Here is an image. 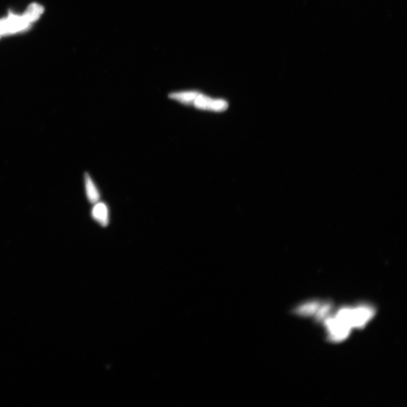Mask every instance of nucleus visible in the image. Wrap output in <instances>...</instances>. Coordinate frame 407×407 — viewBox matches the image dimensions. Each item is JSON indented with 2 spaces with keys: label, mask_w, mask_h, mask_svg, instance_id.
<instances>
[{
  "label": "nucleus",
  "mask_w": 407,
  "mask_h": 407,
  "mask_svg": "<svg viewBox=\"0 0 407 407\" xmlns=\"http://www.w3.org/2000/svg\"><path fill=\"white\" fill-rule=\"evenodd\" d=\"M338 314L351 328L361 329L374 317L375 308L371 305L362 303L353 307H343Z\"/></svg>",
  "instance_id": "1"
},
{
  "label": "nucleus",
  "mask_w": 407,
  "mask_h": 407,
  "mask_svg": "<svg viewBox=\"0 0 407 407\" xmlns=\"http://www.w3.org/2000/svg\"><path fill=\"white\" fill-rule=\"evenodd\" d=\"M325 323L329 339L334 342H341L346 339L352 329L336 315L334 317L328 318Z\"/></svg>",
  "instance_id": "2"
},
{
  "label": "nucleus",
  "mask_w": 407,
  "mask_h": 407,
  "mask_svg": "<svg viewBox=\"0 0 407 407\" xmlns=\"http://www.w3.org/2000/svg\"><path fill=\"white\" fill-rule=\"evenodd\" d=\"M3 35L20 32L26 29L30 24L24 17L10 13L7 18L1 20Z\"/></svg>",
  "instance_id": "3"
},
{
  "label": "nucleus",
  "mask_w": 407,
  "mask_h": 407,
  "mask_svg": "<svg viewBox=\"0 0 407 407\" xmlns=\"http://www.w3.org/2000/svg\"><path fill=\"white\" fill-rule=\"evenodd\" d=\"M196 108L215 112L226 111L228 104L223 100H214L199 94L193 103Z\"/></svg>",
  "instance_id": "4"
},
{
  "label": "nucleus",
  "mask_w": 407,
  "mask_h": 407,
  "mask_svg": "<svg viewBox=\"0 0 407 407\" xmlns=\"http://www.w3.org/2000/svg\"><path fill=\"white\" fill-rule=\"evenodd\" d=\"M93 218L103 227L108 226L109 221V209L106 204L98 202L92 210Z\"/></svg>",
  "instance_id": "5"
},
{
  "label": "nucleus",
  "mask_w": 407,
  "mask_h": 407,
  "mask_svg": "<svg viewBox=\"0 0 407 407\" xmlns=\"http://www.w3.org/2000/svg\"><path fill=\"white\" fill-rule=\"evenodd\" d=\"M321 302L318 300H312L297 306L291 310V313L300 316H309L317 313L320 307Z\"/></svg>",
  "instance_id": "6"
},
{
  "label": "nucleus",
  "mask_w": 407,
  "mask_h": 407,
  "mask_svg": "<svg viewBox=\"0 0 407 407\" xmlns=\"http://www.w3.org/2000/svg\"><path fill=\"white\" fill-rule=\"evenodd\" d=\"M84 183L86 195L89 202L92 204L97 203L100 198V193L97 187L88 173L84 175Z\"/></svg>",
  "instance_id": "7"
},
{
  "label": "nucleus",
  "mask_w": 407,
  "mask_h": 407,
  "mask_svg": "<svg viewBox=\"0 0 407 407\" xmlns=\"http://www.w3.org/2000/svg\"><path fill=\"white\" fill-rule=\"evenodd\" d=\"M44 11V8L40 5L33 3L28 7L22 16L30 25V23L36 21L40 18Z\"/></svg>",
  "instance_id": "8"
},
{
  "label": "nucleus",
  "mask_w": 407,
  "mask_h": 407,
  "mask_svg": "<svg viewBox=\"0 0 407 407\" xmlns=\"http://www.w3.org/2000/svg\"><path fill=\"white\" fill-rule=\"evenodd\" d=\"M199 94L196 92L175 93L170 94L169 97L185 104H191Z\"/></svg>",
  "instance_id": "9"
},
{
  "label": "nucleus",
  "mask_w": 407,
  "mask_h": 407,
  "mask_svg": "<svg viewBox=\"0 0 407 407\" xmlns=\"http://www.w3.org/2000/svg\"><path fill=\"white\" fill-rule=\"evenodd\" d=\"M3 35V28H2V25L1 20H0V36H1V35Z\"/></svg>",
  "instance_id": "10"
}]
</instances>
